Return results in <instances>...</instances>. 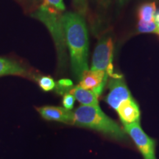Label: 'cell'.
Segmentation results:
<instances>
[{"label": "cell", "mask_w": 159, "mask_h": 159, "mask_svg": "<svg viewBox=\"0 0 159 159\" xmlns=\"http://www.w3.org/2000/svg\"><path fill=\"white\" fill-rule=\"evenodd\" d=\"M117 1L119 2V4H121V5H122V4H124L125 2L127 1V0H117Z\"/></svg>", "instance_id": "20"}, {"label": "cell", "mask_w": 159, "mask_h": 159, "mask_svg": "<svg viewBox=\"0 0 159 159\" xmlns=\"http://www.w3.org/2000/svg\"><path fill=\"white\" fill-rule=\"evenodd\" d=\"M137 30L141 33H156L158 34V27L156 21H147L139 20L137 25Z\"/></svg>", "instance_id": "13"}, {"label": "cell", "mask_w": 159, "mask_h": 159, "mask_svg": "<svg viewBox=\"0 0 159 159\" xmlns=\"http://www.w3.org/2000/svg\"><path fill=\"white\" fill-rule=\"evenodd\" d=\"M43 5L52 7L60 12H63L66 10L63 0H44Z\"/></svg>", "instance_id": "16"}, {"label": "cell", "mask_w": 159, "mask_h": 159, "mask_svg": "<svg viewBox=\"0 0 159 159\" xmlns=\"http://www.w3.org/2000/svg\"><path fill=\"white\" fill-rule=\"evenodd\" d=\"M156 13V4L155 2L143 3L139 6L137 11L139 20L151 22L155 21V15Z\"/></svg>", "instance_id": "12"}, {"label": "cell", "mask_w": 159, "mask_h": 159, "mask_svg": "<svg viewBox=\"0 0 159 159\" xmlns=\"http://www.w3.org/2000/svg\"><path fill=\"white\" fill-rule=\"evenodd\" d=\"M62 24L73 74L80 80L83 73L89 70V41L86 25L82 16L71 12L62 15Z\"/></svg>", "instance_id": "1"}, {"label": "cell", "mask_w": 159, "mask_h": 159, "mask_svg": "<svg viewBox=\"0 0 159 159\" xmlns=\"http://www.w3.org/2000/svg\"><path fill=\"white\" fill-rule=\"evenodd\" d=\"M39 86L42 90L45 91H49L53 90L55 88L56 83L52 77L43 76L39 79Z\"/></svg>", "instance_id": "15"}, {"label": "cell", "mask_w": 159, "mask_h": 159, "mask_svg": "<svg viewBox=\"0 0 159 159\" xmlns=\"http://www.w3.org/2000/svg\"><path fill=\"white\" fill-rule=\"evenodd\" d=\"M125 130L134 142L144 159H156L155 142L145 134L139 123L125 125Z\"/></svg>", "instance_id": "5"}, {"label": "cell", "mask_w": 159, "mask_h": 159, "mask_svg": "<svg viewBox=\"0 0 159 159\" xmlns=\"http://www.w3.org/2000/svg\"><path fill=\"white\" fill-rule=\"evenodd\" d=\"M114 41L111 36H104L99 41L93 55L91 70L103 71L108 77L116 76L113 66L114 57Z\"/></svg>", "instance_id": "4"}, {"label": "cell", "mask_w": 159, "mask_h": 159, "mask_svg": "<svg viewBox=\"0 0 159 159\" xmlns=\"http://www.w3.org/2000/svg\"><path fill=\"white\" fill-rule=\"evenodd\" d=\"M158 35H159V33H158Z\"/></svg>", "instance_id": "21"}, {"label": "cell", "mask_w": 159, "mask_h": 159, "mask_svg": "<svg viewBox=\"0 0 159 159\" xmlns=\"http://www.w3.org/2000/svg\"><path fill=\"white\" fill-rule=\"evenodd\" d=\"M75 7L80 12H85L87 8V0H73Z\"/></svg>", "instance_id": "18"}, {"label": "cell", "mask_w": 159, "mask_h": 159, "mask_svg": "<svg viewBox=\"0 0 159 159\" xmlns=\"http://www.w3.org/2000/svg\"><path fill=\"white\" fill-rule=\"evenodd\" d=\"M108 88L109 93L106 97V102L115 110L123 101L133 98L122 75H117L111 77Z\"/></svg>", "instance_id": "6"}, {"label": "cell", "mask_w": 159, "mask_h": 159, "mask_svg": "<svg viewBox=\"0 0 159 159\" xmlns=\"http://www.w3.org/2000/svg\"><path fill=\"white\" fill-rule=\"evenodd\" d=\"M74 125L102 133L116 140H125V131L104 114L99 106L81 105L74 112Z\"/></svg>", "instance_id": "2"}, {"label": "cell", "mask_w": 159, "mask_h": 159, "mask_svg": "<svg viewBox=\"0 0 159 159\" xmlns=\"http://www.w3.org/2000/svg\"><path fill=\"white\" fill-rule=\"evenodd\" d=\"M61 13L52 7L42 5L35 12L34 16L42 21L50 31L57 47L60 64H65L66 61V43Z\"/></svg>", "instance_id": "3"}, {"label": "cell", "mask_w": 159, "mask_h": 159, "mask_svg": "<svg viewBox=\"0 0 159 159\" xmlns=\"http://www.w3.org/2000/svg\"><path fill=\"white\" fill-rule=\"evenodd\" d=\"M73 87V83L70 80L62 79L57 82V85H55L57 93L59 94H65L69 93V91Z\"/></svg>", "instance_id": "14"}, {"label": "cell", "mask_w": 159, "mask_h": 159, "mask_svg": "<svg viewBox=\"0 0 159 159\" xmlns=\"http://www.w3.org/2000/svg\"><path fill=\"white\" fill-rule=\"evenodd\" d=\"M108 77V74L105 71L90 69L83 73L79 85L83 89L93 91L99 97L102 93Z\"/></svg>", "instance_id": "7"}, {"label": "cell", "mask_w": 159, "mask_h": 159, "mask_svg": "<svg viewBox=\"0 0 159 159\" xmlns=\"http://www.w3.org/2000/svg\"><path fill=\"white\" fill-rule=\"evenodd\" d=\"M155 21L156 24H159V10L156 11V15H155Z\"/></svg>", "instance_id": "19"}, {"label": "cell", "mask_w": 159, "mask_h": 159, "mask_svg": "<svg viewBox=\"0 0 159 159\" xmlns=\"http://www.w3.org/2000/svg\"><path fill=\"white\" fill-rule=\"evenodd\" d=\"M75 101V98L72 94H69V93L63 94V108L67 109V110L71 111V109L73 108V107H74Z\"/></svg>", "instance_id": "17"}, {"label": "cell", "mask_w": 159, "mask_h": 159, "mask_svg": "<svg viewBox=\"0 0 159 159\" xmlns=\"http://www.w3.org/2000/svg\"><path fill=\"white\" fill-rule=\"evenodd\" d=\"M27 70L16 61L0 57V77L5 75H25Z\"/></svg>", "instance_id": "11"}, {"label": "cell", "mask_w": 159, "mask_h": 159, "mask_svg": "<svg viewBox=\"0 0 159 159\" xmlns=\"http://www.w3.org/2000/svg\"><path fill=\"white\" fill-rule=\"evenodd\" d=\"M116 111L125 126L140 122L139 107L133 98L123 101Z\"/></svg>", "instance_id": "9"}, {"label": "cell", "mask_w": 159, "mask_h": 159, "mask_svg": "<svg viewBox=\"0 0 159 159\" xmlns=\"http://www.w3.org/2000/svg\"><path fill=\"white\" fill-rule=\"evenodd\" d=\"M37 110L41 116L47 120L74 125V112H71L70 110H67L65 108L43 106L38 108Z\"/></svg>", "instance_id": "8"}, {"label": "cell", "mask_w": 159, "mask_h": 159, "mask_svg": "<svg viewBox=\"0 0 159 159\" xmlns=\"http://www.w3.org/2000/svg\"><path fill=\"white\" fill-rule=\"evenodd\" d=\"M69 94H72L75 98L83 105L99 106L98 96L93 91L83 89L79 85L73 86L69 91Z\"/></svg>", "instance_id": "10"}]
</instances>
